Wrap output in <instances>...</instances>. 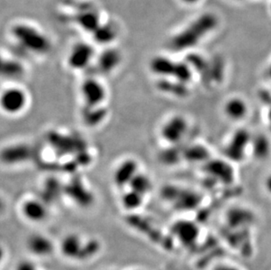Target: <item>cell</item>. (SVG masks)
<instances>
[{
	"label": "cell",
	"instance_id": "cell-1",
	"mask_svg": "<svg viewBox=\"0 0 271 270\" xmlns=\"http://www.w3.org/2000/svg\"><path fill=\"white\" fill-rule=\"evenodd\" d=\"M219 18L212 12H205L192 20L170 40V46L176 52L191 50L216 29Z\"/></svg>",
	"mask_w": 271,
	"mask_h": 270
},
{
	"label": "cell",
	"instance_id": "cell-2",
	"mask_svg": "<svg viewBox=\"0 0 271 270\" xmlns=\"http://www.w3.org/2000/svg\"><path fill=\"white\" fill-rule=\"evenodd\" d=\"M11 34L20 47L31 54L43 55L50 52L51 41L45 32L36 26L18 22L11 26Z\"/></svg>",
	"mask_w": 271,
	"mask_h": 270
},
{
	"label": "cell",
	"instance_id": "cell-3",
	"mask_svg": "<svg viewBox=\"0 0 271 270\" xmlns=\"http://www.w3.org/2000/svg\"><path fill=\"white\" fill-rule=\"evenodd\" d=\"M100 249L97 240L84 241L76 234L64 236L60 243L62 256L70 260H86L96 255Z\"/></svg>",
	"mask_w": 271,
	"mask_h": 270
},
{
	"label": "cell",
	"instance_id": "cell-4",
	"mask_svg": "<svg viewBox=\"0 0 271 270\" xmlns=\"http://www.w3.org/2000/svg\"><path fill=\"white\" fill-rule=\"evenodd\" d=\"M253 135L247 130L239 129L231 134L224 147V154L233 163L242 162L250 154Z\"/></svg>",
	"mask_w": 271,
	"mask_h": 270
},
{
	"label": "cell",
	"instance_id": "cell-5",
	"mask_svg": "<svg viewBox=\"0 0 271 270\" xmlns=\"http://www.w3.org/2000/svg\"><path fill=\"white\" fill-rule=\"evenodd\" d=\"M190 130V123L185 116L177 114L166 120L161 128V138L170 146L179 144Z\"/></svg>",
	"mask_w": 271,
	"mask_h": 270
},
{
	"label": "cell",
	"instance_id": "cell-6",
	"mask_svg": "<svg viewBox=\"0 0 271 270\" xmlns=\"http://www.w3.org/2000/svg\"><path fill=\"white\" fill-rule=\"evenodd\" d=\"M27 102V94L19 87H9L1 94V108L8 115H17L23 112Z\"/></svg>",
	"mask_w": 271,
	"mask_h": 270
},
{
	"label": "cell",
	"instance_id": "cell-7",
	"mask_svg": "<svg viewBox=\"0 0 271 270\" xmlns=\"http://www.w3.org/2000/svg\"><path fill=\"white\" fill-rule=\"evenodd\" d=\"M222 113L230 122L240 124L245 121L250 116V104L246 98L242 96L233 95L224 101Z\"/></svg>",
	"mask_w": 271,
	"mask_h": 270
},
{
	"label": "cell",
	"instance_id": "cell-8",
	"mask_svg": "<svg viewBox=\"0 0 271 270\" xmlns=\"http://www.w3.org/2000/svg\"><path fill=\"white\" fill-rule=\"evenodd\" d=\"M80 94L85 107L101 106L106 98L104 84L92 77L83 80L80 87Z\"/></svg>",
	"mask_w": 271,
	"mask_h": 270
},
{
	"label": "cell",
	"instance_id": "cell-9",
	"mask_svg": "<svg viewBox=\"0 0 271 270\" xmlns=\"http://www.w3.org/2000/svg\"><path fill=\"white\" fill-rule=\"evenodd\" d=\"M94 56L92 45L80 41L70 48L67 56V64L73 70H83L91 63Z\"/></svg>",
	"mask_w": 271,
	"mask_h": 270
},
{
	"label": "cell",
	"instance_id": "cell-10",
	"mask_svg": "<svg viewBox=\"0 0 271 270\" xmlns=\"http://www.w3.org/2000/svg\"><path fill=\"white\" fill-rule=\"evenodd\" d=\"M47 141L54 148L58 155H73L75 153L84 151V144L78 138H74L68 134H62L58 132L47 134ZM81 153V152H79Z\"/></svg>",
	"mask_w": 271,
	"mask_h": 270
},
{
	"label": "cell",
	"instance_id": "cell-11",
	"mask_svg": "<svg viewBox=\"0 0 271 270\" xmlns=\"http://www.w3.org/2000/svg\"><path fill=\"white\" fill-rule=\"evenodd\" d=\"M162 197L167 201L172 202L179 207H190L199 203V196L195 191L169 184L163 188Z\"/></svg>",
	"mask_w": 271,
	"mask_h": 270
},
{
	"label": "cell",
	"instance_id": "cell-12",
	"mask_svg": "<svg viewBox=\"0 0 271 270\" xmlns=\"http://www.w3.org/2000/svg\"><path fill=\"white\" fill-rule=\"evenodd\" d=\"M63 194L69 197L77 206L83 208L90 206L94 199L91 191L80 177H74L64 185Z\"/></svg>",
	"mask_w": 271,
	"mask_h": 270
},
{
	"label": "cell",
	"instance_id": "cell-13",
	"mask_svg": "<svg viewBox=\"0 0 271 270\" xmlns=\"http://www.w3.org/2000/svg\"><path fill=\"white\" fill-rule=\"evenodd\" d=\"M20 213L27 221L40 223L47 219V205L41 198H27L22 203Z\"/></svg>",
	"mask_w": 271,
	"mask_h": 270
},
{
	"label": "cell",
	"instance_id": "cell-14",
	"mask_svg": "<svg viewBox=\"0 0 271 270\" xmlns=\"http://www.w3.org/2000/svg\"><path fill=\"white\" fill-rule=\"evenodd\" d=\"M139 172V164L134 159L124 160L117 166L113 173V183L116 187L123 189L129 186L134 177Z\"/></svg>",
	"mask_w": 271,
	"mask_h": 270
},
{
	"label": "cell",
	"instance_id": "cell-15",
	"mask_svg": "<svg viewBox=\"0 0 271 270\" xmlns=\"http://www.w3.org/2000/svg\"><path fill=\"white\" fill-rule=\"evenodd\" d=\"M26 249L30 254L37 257L50 256L54 249V243L43 234H35L29 236L26 241Z\"/></svg>",
	"mask_w": 271,
	"mask_h": 270
},
{
	"label": "cell",
	"instance_id": "cell-16",
	"mask_svg": "<svg viewBox=\"0 0 271 270\" xmlns=\"http://www.w3.org/2000/svg\"><path fill=\"white\" fill-rule=\"evenodd\" d=\"M177 61L166 55H156L149 61L150 71L160 78H172Z\"/></svg>",
	"mask_w": 271,
	"mask_h": 270
},
{
	"label": "cell",
	"instance_id": "cell-17",
	"mask_svg": "<svg viewBox=\"0 0 271 270\" xmlns=\"http://www.w3.org/2000/svg\"><path fill=\"white\" fill-rule=\"evenodd\" d=\"M31 157L32 149L25 144L11 145L2 151V161L9 165L26 162Z\"/></svg>",
	"mask_w": 271,
	"mask_h": 270
},
{
	"label": "cell",
	"instance_id": "cell-18",
	"mask_svg": "<svg viewBox=\"0 0 271 270\" xmlns=\"http://www.w3.org/2000/svg\"><path fill=\"white\" fill-rule=\"evenodd\" d=\"M122 60L121 54L117 48L106 47L98 57V67L102 73L109 74L119 67Z\"/></svg>",
	"mask_w": 271,
	"mask_h": 270
},
{
	"label": "cell",
	"instance_id": "cell-19",
	"mask_svg": "<svg viewBox=\"0 0 271 270\" xmlns=\"http://www.w3.org/2000/svg\"><path fill=\"white\" fill-rule=\"evenodd\" d=\"M156 87L160 92L177 98H185L190 95L188 84L181 83L173 78H160Z\"/></svg>",
	"mask_w": 271,
	"mask_h": 270
},
{
	"label": "cell",
	"instance_id": "cell-20",
	"mask_svg": "<svg viewBox=\"0 0 271 270\" xmlns=\"http://www.w3.org/2000/svg\"><path fill=\"white\" fill-rule=\"evenodd\" d=\"M76 23L80 28L87 32H95L101 25V16L97 10L91 8H84L76 15Z\"/></svg>",
	"mask_w": 271,
	"mask_h": 270
},
{
	"label": "cell",
	"instance_id": "cell-21",
	"mask_svg": "<svg viewBox=\"0 0 271 270\" xmlns=\"http://www.w3.org/2000/svg\"><path fill=\"white\" fill-rule=\"evenodd\" d=\"M91 35L96 43L109 47L118 36V31L112 23H102Z\"/></svg>",
	"mask_w": 271,
	"mask_h": 270
},
{
	"label": "cell",
	"instance_id": "cell-22",
	"mask_svg": "<svg viewBox=\"0 0 271 270\" xmlns=\"http://www.w3.org/2000/svg\"><path fill=\"white\" fill-rule=\"evenodd\" d=\"M271 153V141L266 136L261 134L260 136H253L251 146H250V154L253 155L255 158L263 161L270 157Z\"/></svg>",
	"mask_w": 271,
	"mask_h": 270
},
{
	"label": "cell",
	"instance_id": "cell-23",
	"mask_svg": "<svg viewBox=\"0 0 271 270\" xmlns=\"http://www.w3.org/2000/svg\"><path fill=\"white\" fill-rule=\"evenodd\" d=\"M107 116L106 109L101 106H96V107H85L83 106V112H82V119L87 126L95 127L98 126L104 122L105 118Z\"/></svg>",
	"mask_w": 271,
	"mask_h": 270
},
{
	"label": "cell",
	"instance_id": "cell-24",
	"mask_svg": "<svg viewBox=\"0 0 271 270\" xmlns=\"http://www.w3.org/2000/svg\"><path fill=\"white\" fill-rule=\"evenodd\" d=\"M209 151L203 145H192L189 148H185L183 152V159L189 162H204L206 163L209 158Z\"/></svg>",
	"mask_w": 271,
	"mask_h": 270
},
{
	"label": "cell",
	"instance_id": "cell-25",
	"mask_svg": "<svg viewBox=\"0 0 271 270\" xmlns=\"http://www.w3.org/2000/svg\"><path fill=\"white\" fill-rule=\"evenodd\" d=\"M2 76L11 79L18 78L24 75V66L19 61L14 59H3L1 64Z\"/></svg>",
	"mask_w": 271,
	"mask_h": 270
},
{
	"label": "cell",
	"instance_id": "cell-26",
	"mask_svg": "<svg viewBox=\"0 0 271 270\" xmlns=\"http://www.w3.org/2000/svg\"><path fill=\"white\" fill-rule=\"evenodd\" d=\"M144 200V196L136 191L128 189L121 196V205L127 211H134L141 207Z\"/></svg>",
	"mask_w": 271,
	"mask_h": 270
},
{
	"label": "cell",
	"instance_id": "cell-27",
	"mask_svg": "<svg viewBox=\"0 0 271 270\" xmlns=\"http://www.w3.org/2000/svg\"><path fill=\"white\" fill-rule=\"evenodd\" d=\"M152 186V181L146 174L138 172L137 175L131 182L128 188L145 196L151 191Z\"/></svg>",
	"mask_w": 271,
	"mask_h": 270
},
{
	"label": "cell",
	"instance_id": "cell-28",
	"mask_svg": "<svg viewBox=\"0 0 271 270\" xmlns=\"http://www.w3.org/2000/svg\"><path fill=\"white\" fill-rule=\"evenodd\" d=\"M43 198H41L44 202L46 198L49 200H54L60 194H63L64 191V185L61 184L57 179L54 178H48L46 183L44 184Z\"/></svg>",
	"mask_w": 271,
	"mask_h": 270
},
{
	"label": "cell",
	"instance_id": "cell-29",
	"mask_svg": "<svg viewBox=\"0 0 271 270\" xmlns=\"http://www.w3.org/2000/svg\"><path fill=\"white\" fill-rule=\"evenodd\" d=\"M262 102L266 107V120L268 126L271 130V90L267 91V90H263L260 95Z\"/></svg>",
	"mask_w": 271,
	"mask_h": 270
},
{
	"label": "cell",
	"instance_id": "cell-30",
	"mask_svg": "<svg viewBox=\"0 0 271 270\" xmlns=\"http://www.w3.org/2000/svg\"><path fill=\"white\" fill-rule=\"evenodd\" d=\"M15 270H39V269L33 262L22 261L16 266Z\"/></svg>",
	"mask_w": 271,
	"mask_h": 270
},
{
	"label": "cell",
	"instance_id": "cell-31",
	"mask_svg": "<svg viewBox=\"0 0 271 270\" xmlns=\"http://www.w3.org/2000/svg\"><path fill=\"white\" fill-rule=\"evenodd\" d=\"M264 190L269 196L271 197V173L268 174L264 180Z\"/></svg>",
	"mask_w": 271,
	"mask_h": 270
},
{
	"label": "cell",
	"instance_id": "cell-32",
	"mask_svg": "<svg viewBox=\"0 0 271 270\" xmlns=\"http://www.w3.org/2000/svg\"><path fill=\"white\" fill-rule=\"evenodd\" d=\"M183 4H188V5H193V4H198L201 0H180Z\"/></svg>",
	"mask_w": 271,
	"mask_h": 270
},
{
	"label": "cell",
	"instance_id": "cell-33",
	"mask_svg": "<svg viewBox=\"0 0 271 270\" xmlns=\"http://www.w3.org/2000/svg\"><path fill=\"white\" fill-rule=\"evenodd\" d=\"M266 73H267L268 78H269L271 82V62L267 68V72Z\"/></svg>",
	"mask_w": 271,
	"mask_h": 270
}]
</instances>
